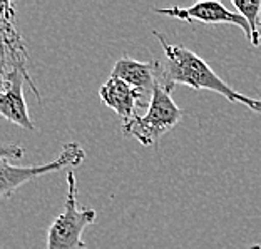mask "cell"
Wrapping results in <instances>:
<instances>
[{
	"label": "cell",
	"mask_w": 261,
	"mask_h": 249,
	"mask_svg": "<svg viewBox=\"0 0 261 249\" xmlns=\"http://www.w3.org/2000/svg\"><path fill=\"white\" fill-rule=\"evenodd\" d=\"M154 37L159 40L164 50V64H161V84L168 87L171 92L176 86H186L194 91H211L219 94L229 102L243 104L250 110L261 114V99H253L243 96L228 86L215 70H213L204 59H201L193 50L182 45L169 44L164 35L154 31Z\"/></svg>",
	"instance_id": "6da1fadb"
},
{
	"label": "cell",
	"mask_w": 261,
	"mask_h": 249,
	"mask_svg": "<svg viewBox=\"0 0 261 249\" xmlns=\"http://www.w3.org/2000/svg\"><path fill=\"white\" fill-rule=\"evenodd\" d=\"M182 117V110L171 97V91L161 82L154 89L149 107L144 116H134L124 124V134L134 137L146 147H158L159 139L176 127Z\"/></svg>",
	"instance_id": "7a4b0ae2"
},
{
	"label": "cell",
	"mask_w": 261,
	"mask_h": 249,
	"mask_svg": "<svg viewBox=\"0 0 261 249\" xmlns=\"http://www.w3.org/2000/svg\"><path fill=\"white\" fill-rule=\"evenodd\" d=\"M96 211L77 204V179L72 171L67 173V194L61 214L50 224L45 249H87L82 234L96 221Z\"/></svg>",
	"instance_id": "3957f363"
},
{
	"label": "cell",
	"mask_w": 261,
	"mask_h": 249,
	"mask_svg": "<svg viewBox=\"0 0 261 249\" xmlns=\"http://www.w3.org/2000/svg\"><path fill=\"white\" fill-rule=\"evenodd\" d=\"M86 152L82 149L79 142H69L62 147L61 154L54 161L42 164V165H31V168H22V165H14L9 161H4L0 164V196L4 199L10 198L22 184L35 179V177L59 173V171L77 168L84 162Z\"/></svg>",
	"instance_id": "277c9868"
},
{
	"label": "cell",
	"mask_w": 261,
	"mask_h": 249,
	"mask_svg": "<svg viewBox=\"0 0 261 249\" xmlns=\"http://www.w3.org/2000/svg\"><path fill=\"white\" fill-rule=\"evenodd\" d=\"M29 82V86L39 97L37 89L31 82V75L25 67L10 65L2 69V94H0V114L12 124L22 129L34 130V124L29 116L25 99H23V82Z\"/></svg>",
	"instance_id": "5b68a950"
},
{
	"label": "cell",
	"mask_w": 261,
	"mask_h": 249,
	"mask_svg": "<svg viewBox=\"0 0 261 249\" xmlns=\"http://www.w3.org/2000/svg\"><path fill=\"white\" fill-rule=\"evenodd\" d=\"M159 15L173 17V19L189 22V23H206V25H234L241 29L248 40L251 42V29L250 23L241 14L228 10L221 2L206 0V2H196L191 7H168V9H154Z\"/></svg>",
	"instance_id": "8992f818"
},
{
	"label": "cell",
	"mask_w": 261,
	"mask_h": 249,
	"mask_svg": "<svg viewBox=\"0 0 261 249\" xmlns=\"http://www.w3.org/2000/svg\"><path fill=\"white\" fill-rule=\"evenodd\" d=\"M111 77L121 79L142 97L152 96L154 89L161 82V62H141L130 57H121L112 67Z\"/></svg>",
	"instance_id": "52a82bcc"
},
{
	"label": "cell",
	"mask_w": 261,
	"mask_h": 249,
	"mask_svg": "<svg viewBox=\"0 0 261 249\" xmlns=\"http://www.w3.org/2000/svg\"><path fill=\"white\" fill-rule=\"evenodd\" d=\"M99 97L109 109L121 117L124 124H127L134 116H138L136 109L142 100V96L136 89L121 79H114V77H109V80H106L100 86Z\"/></svg>",
	"instance_id": "ba28073f"
},
{
	"label": "cell",
	"mask_w": 261,
	"mask_h": 249,
	"mask_svg": "<svg viewBox=\"0 0 261 249\" xmlns=\"http://www.w3.org/2000/svg\"><path fill=\"white\" fill-rule=\"evenodd\" d=\"M233 5L246 19L251 29V45H261V0L258 2H246V0H233Z\"/></svg>",
	"instance_id": "9c48e42d"
},
{
	"label": "cell",
	"mask_w": 261,
	"mask_h": 249,
	"mask_svg": "<svg viewBox=\"0 0 261 249\" xmlns=\"http://www.w3.org/2000/svg\"><path fill=\"white\" fill-rule=\"evenodd\" d=\"M23 157V147L19 144H4L2 146V159L10 161V159H22Z\"/></svg>",
	"instance_id": "30bf717a"
},
{
	"label": "cell",
	"mask_w": 261,
	"mask_h": 249,
	"mask_svg": "<svg viewBox=\"0 0 261 249\" xmlns=\"http://www.w3.org/2000/svg\"><path fill=\"white\" fill-rule=\"evenodd\" d=\"M250 249H261V246H259V244H254V246H251Z\"/></svg>",
	"instance_id": "8fae6325"
}]
</instances>
